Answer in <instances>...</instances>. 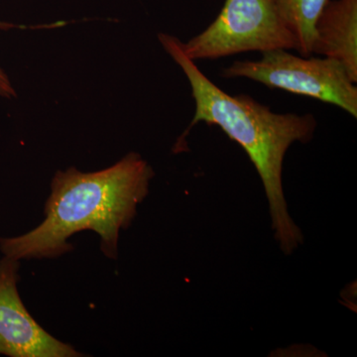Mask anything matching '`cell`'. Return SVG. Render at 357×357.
<instances>
[{
	"mask_svg": "<svg viewBox=\"0 0 357 357\" xmlns=\"http://www.w3.org/2000/svg\"><path fill=\"white\" fill-rule=\"evenodd\" d=\"M158 37L189 79L196 102L194 119L177 145L199 122L218 126L238 143L261 178L275 239L282 252L292 255L304 243V236L289 213L283 187L284 159L294 143L312 139L317 128L314 115L277 114L251 96L225 93L185 55L180 40L163 33Z\"/></svg>",
	"mask_w": 357,
	"mask_h": 357,
	"instance_id": "6da1fadb",
	"label": "cell"
},
{
	"mask_svg": "<svg viewBox=\"0 0 357 357\" xmlns=\"http://www.w3.org/2000/svg\"><path fill=\"white\" fill-rule=\"evenodd\" d=\"M153 177L152 167L137 153L96 172L58 171L43 222L23 236L0 238V250L15 260L57 257L73 248L70 236L89 229L100 234L103 253L114 259L119 231L135 218Z\"/></svg>",
	"mask_w": 357,
	"mask_h": 357,
	"instance_id": "7a4b0ae2",
	"label": "cell"
},
{
	"mask_svg": "<svg viewBox=\"0 0 357 357\" xmlns=\"http://www.w3.org/2000/svg\"><path fill=\"white\" fill-rule=\"evenodd\" d=\"M225 77H246L272 89L316 98L357 116V88L344 66L332 58H302L286 49L262 52L258 61H236Z\"/></svg>",
	"mask_w": 357,
	"mask_h": 357,
	"instance_id": "3957f363",
	"label": "cell"
},
{
	"mask_svg": "<svg viewBox=\"0 0 357 357\" xmlns=\"http://www.w3.org/2000/svg\"><path fill=\"white\" fill-rule=\"evenodd\" d=\"M181 47L195 62L245 52L296 50L297 41L273 0H225L217 20Z\"/></svg>",
	"mask_w": 357,
	"mask_h": 357,
	"instance_id": "277c9868",
	"label": "cell"
},
{
	"mask_svg": "<svg viewBox=\"0 0 357 357\" xmlns=\"http://www.w3.org/2000/svg\"><path fill=\"white\" fill-rule=\"evenodd\" d=\"M20 260H0V354L11 357L83 356L46 332L28 312L18 293Z\"/></svg>",
	"mask_w": 357,
	"mask_h": 357,
	"instance_id": "5b68a950",
	"label": "cell"
},
{
	"mask_svg": "<svg viewBox=\"0 0 357 357\" xmlns=\"http://www.w3.org/2000/svg\"><path fill=\"white\" fill-rule=\"evenodd\" d=\"M335 59L357 82V0H328L314 25L312 54Z\"/></svg>",
	"mask_w": 357,
	"mask_h": 357,
	"instance_id": "8992f818",
	"label": "cell"
},
{
	"mask_svg": "<svg viewBox=\"0 0 357 357\" xmlns=\"http://www.w3.org/2000/svg\"><path fill=\"white\" fill-rule=\"evenodd\" d=\"M282 20L297 41V50L304 57L311 55L314 25L328 0H273Z\"/></svg>",
	"mask_w": 357,
	"mask_h": 357,
	"instance_id": "52a82bcc",
	"label": "cell"
},
{
	"mask_svg": "<svg viewBox=\"0 0 357 357\" xmlns=\"http://www.w3.org/2000/svg\"><path fill=\"white\" fill-rule=\"evenodd\" d=\"M11 27L9 24L6 23H0V28H9ZM16 96L15 89H14L13 84H11L10 79H8L3 70L0 68V96L3 98H11Z\"/></svg>",
	"mask_w": 357,
	"mask_h": 357,
	"instance_id": "ba28073f",
	"label": "cell"
}]
</instances>
